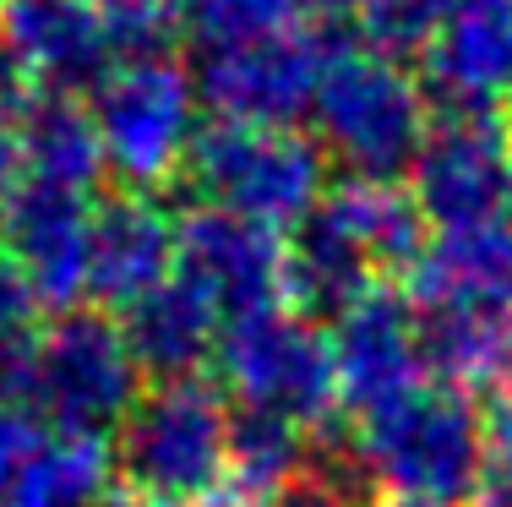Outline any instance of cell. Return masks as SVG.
Masks as SVG:
<instances>
[{
	"mask_svg": "<svg viewBox=\"0 0 512 507\" xmlns=\"http://www.w3.org/2000/svg\"><path fill=\"white\" fill-rule=\"evenodd\" d=\"M180 224L148 191H115L93 208V251H88V295L99 311H126L148 289L175 279Z\"/></svg>",
	"mask_w": 512,
	"mask_h": 507,
	"instance_id": "15",
	"label": "cell"
},
{
	"mask_svg": "<svg viewBox=\"0 0 512 507\" xmlns=\"http://www.w3.org/2000/svg\"><path fill=\"white\" fill-rule=\"evenodd\" d=\"M431 131V93L398 55L338 39L311 99V137L344 180H404Z\"/></svg>",
	"mask_w": 512,
	"mask_h": 507,
	"instance_id": "1",
	"label": "cell"
},
{
	"mask_svg": "<svg viewBox=\"0 0 512 507\" xmlns=\"http://www.w3.org/2000/svg\"><path fill=\"white\" fill-rule=\"evenodd\" d=\"M120 507H175V502H148V497H126Z\"/></svg>",
	"mask_w": 512,
	"mask_h": 507,
	"instance_id": "29",
	"label": "cell"
},
{
	"mask_svg": "<svg viewBox=\"0 0 512 507\" xmlns=\"http://www.w3.org/2000/svg\"><path fill=\"white\" fill-rule=\"evenodd\" d=\"M186 180L207 208L246 213L256 224H295L327 197V153L295 126L213 120L186 153Z\"/></svg>",
	"mask_w": 512,
	"mask_h": 507,
	"instance_id": "4",
	"label": "cell"
},
{
	"mask_svg": "<svg viewBox=\"0 0 512 507\" xmlns=\"http://www.w3.org/2000/svg\"><path fill=\"white\" fill-rule=\"evenodd\" d=\"M425 377L442 388H491L512 360V311L480 306H414Z\"/></svg>",
	"mask_w": 512,
	"mask_h": 507,
	"instance_id": "20",
	"label": "cell"
},
{
	"mask_svg": "<svg viewBox=\"0 0 512 507\" xmlns=\"http://www.w3.org/2000/svg\"><path fill=\"white\" fill-rule=\"evenodd\" d=\"M409 191L425 224L469 229L496 224L512 208V115L436 110L409 169Z\"/></svg>",
	"mask_w": 512,
	"mask_h": 507,
	"instance_id": "8",
	"label": "cell"
},
{
	"mask_svg": "<svg viewBox=\"0 0 512 507\" xmlns=\"http://www.w3.org/2000/svg\"><path fill=\"white\" fill-rule=\"evenodd\" d=\"M382 507H453V502H382Z\"/></svg>",
	"mask_w": 512,
	"mask_h": 507,
	"instance_id": "30",
	"label": "cell"
},
{
	"mask_svg": "<svg viewBox=\"0 0 512 507\" xmlns=\"http://www.w3.org/2000/svg\"><path fill=\"white\" fill-rule=\"evenodd\" d=\"M22 180H28V164H22V148H17V137H11V126H0V219H6L11 197L22 191Z\"/></svg>",
	"mask_w": 512,
	"mask_h": 507,
	"instance_id": "27",
	"label": "cell"
},
{
	"mask_svg": "<svg viewBox=\"0 0 512 507\" xmlns=\"http://www.w3.org/2000/svg\"><path fill=\"white\" fill-rule=\"evenodd\" d=\"M224 507H256V502H246V497H240V491H235V497H229Z\"/></svg>",
	"mask_w": 512,
	"mask_h": 507,
	"instance_id": "31",
	"label": "cell"
},
{
	"mask_svg": "<svg viewBox=\"0 0 512 507\" xmlns=\"http://www.w3.org/2000/svg\"><path fill=\"white\" fill-rule=\"evenodd\" d=\"M0 409L39 415V328L0 338Z\"/></svg>",
	"mask_w": 512,
	"mask_h": 507,
	"instance_id": "25",
	"label": "cell"
},
{
	"mask_svg": "<svg viewBox=\"0 0 512 507\" xmlns=\"http://www.w3.org/2000/svg\"><path fill=\"white\" fill-rule=\"evenodd\" d=\"M93 126H99L109 175L126 186H158L175 169H186V153L197 142L202 93L191 66L169 55L120 60L88 99Z\"/></svg>",
	"mask_w": 512,
	"mask_h": 507,
	"instance_id": "5",
	"label": "cell"
},
{
	"mask_svg": "<svg viewBox=\"0 0 512 507\" xmlns=\"http://www.w3.org/2000/svg\"><path fill=\"white\" fill-rule=\"evenodd\" d=\"M50 420L28 415V409H0V507L17 502L28 469L39 464L44 442H50Z\"/></svg>",
	"mask_w": 512,
	"mask_h": 507,
	"instance_id": "23",
	"label": "cell"
},
{
	"mask_svg": "<svg viewBox=\"0 0 512 507\" xmlns=\"http://www.w3.org/2000/svg\"><path fill=\"white\" fill-rule=\"evenodd\" d=\"M507 377H512V360H507Z\"/></svg>",
	"mask_w": 512,
	"mask_h": 507,
	"instance_id": "32",
	"label": "cell"
},
{
	"mask_svg": "<svg viewBox=\"0 0 512 507\" xmlns=\"http://www.w3.org/2000/svg\"><path fill=\"white\" fill-rule=\"evenodd\" d=\"M316 426L262 404H229V480L256 507H278L306 475Z\"/></svg>",
	"mask_w": 512,
	"mask_h": 507,
	"instance_id": "21",
	"label": "cell"
},
{
	"mask_svg": "<svg viewBox=\"0 0 512 507\" xmlns=\"http://www.w3.org/2000/svg\"><path fill=\"white\" fill-rule=\"evenodd\" d=\"M360 453L376 491L393 502H463L474 497L485 458V415L458 388H414L360 415Z\"/></svg>",
	"mask_w": 512,
	"mask_h": 507,
	"instance_id": "3",
	"label": "cell"
},
{
	"mask_svg": "<svg viewBox=\"0 0 512 507\" xmlns=\"http://www.w3.org/2000/svg\"><path fill=\"white\" fill-rule=\"evenodd\" d=\"M327 338L338 366V404H349L355 415H371L425 382L414 300L393 284H376L349 311H338Z\"/></svg>",
	"mask_w": 512,
	"mask_h": 507,
	"instance_id": "11",
	"label": "cell"
},
{
	"mask_svg": "<svg viewBox=\"0 0 512 507\" xmlns=\"http://www.w3.org/2000/svg\"><path fill=\"white\" fill-rule=\"evenodd\" d=\"M306 11H316L322 22H344V17H360L365 0H306Z\"/></svg>",
	"mask_w": 512,
	"mask_h": 507,
	"instance_id": "28",
	"label": "cell"
},
{
	"mask_svg": "<svg viewBox=\"0 0 512 507\" xmlns=\"http://www.w3.org/2000/svg\"><path fill=\"white\" fill-rule=\"evenodd\" d=\"M404 295L414 306H480L512 311V224H469L436 229L420 262L409 268Z\"/></svg>",
	"mask_w": 512,
	"mask_h": 507,
	"instance_id": "17",
	"label": "cell"
},
{
	"mask_svg": "<svg viewBox=\"0 0 512 507\" xmlns=\"http://www.w3.org/2000/svg\"><path fill=\"white\" fill-rule=\"evenodd\" d=\"M148 371L137 366L109 311H60L39 333V420H50L66 437H115V426L131 415Z\"/></svg>",
	"mask_w": 512,
	"mask_h": 507,
	"instance_id": "6",
	"label": "cell"
},
{
	"mask_svg": "<svg viewBox=\"0 0 512 507\" xmlns=\"http://www.w3.org/2000/svg\"><path fill=\"white\" fill-rule=\"evenodd\" d=\"M218 311L191 289L186 279H164L158 289L137 300V306L120 311V328H126V344L137 355V366L148 371L153 382H180V377H202V366L218 360Z\"/></svg>",
	"mask_w": 512,
	"mask_h": 507,
	"instance_id": "18",
	"label": "cell"
},
{
	"mask_svg": "<svg viewBox=\"0 0 512 507\" xmlns=\"http://www.w3.org/2000/svg\"><path fill=\"white\" fill-rule=\"evenodd\" d=\"M175 273L197 289L224 322L289 300L284 240H278V229L246 219V213L207 208V202L180 219Z\"/></svg>",
	"mask_w": 512,
	"mask_h": 507,
	"instance_id": "10",
	"label": "cell"
},
{
	"mask_svg": "<svg viewBox=\"0 0 512 507\" xmlns=\"http://www.w3.org/2000/svg\"><path fill=\"white\" fill-rule=\"evenodd\" d=\"M420 66L436 110L512 115V0H458Z\"/></svg>",
	"mask_w": 512,
	"mask_h": 507,
	"instance_id": "14",
	"label": "cell"
},
{
	"mask_svg": "<svg viewBox=\"0 0 512 507\" xmlns=\"http://www.w3.org/2000/svg\"><path fill=\"white\" fill-rule=\"evenodd\" d=\"M458 0H365L360 11V33L371 50L387 55H425V44L436 39V28L447 22Z\"/></svg>",
	"mask_w": 512,
	"mask_h": 507,
	"instance_id": "22",
	"label": "cell"
},
{
	"mask_svg": "<svg viewBox=\"0 0 512 507\" xmlns=\"http://www.w3.org/2000/svg\"><path fill=\"white\" fill-rule=\"evenodd\" d=\"M109 469L131 497L213 502L229 480V398L202 377L153 382L109 437Z\"/></svg>",
	"mask_w": 512,
	"mask_h": 507,
	"instance_id": "2",
	"label": "cell"
},
{
	"mask_svg": "<svg viewBox=\"0 0 512 507\" xmlns=\"http://www.w3.org/2000/svg\"><path fill=\"white\" fill-rule=\"evenodd\" d=\"M284 273H289V306H300L306 317H338L382 284V262L365 246L355 219L344 213V202L333 197V186L306 219L289 224Z\"/></svg>",
	"mask_w": 512,
	"mask_h": 507,
	"instance_id": "16",
	"label": "cell"
},
{
	"mask_svg": "<svg viewBox=\"0 0 512 507\" xmlns=\"http://www.w3.org/2000/svg\"><path fill=\"white\" fill-rule=\"evenodd\" d=\"M474 507H512V398L485 415V458L474 480Z\"/></svg>",
	"mask_w": 512,
	"mask_h": 507,
	"instance_id": "24",
	"label": "cell"
},
{
	"mask_svg": "<svg viewBox=\"0 0 512 507\" xmlns=\"http://www.w3.org/2000/svg\"><path fill=\"white\" fill-rule=\"evenodd\" d=\"M0 33L39 93L93 99V88L120 66L99 0H6Z\"/></svg>",
	"mask_w": 512,
	"mask_h": 507,
	"instance_id": "12",
	"label": "cell"
},
{
	"mask_svg": "<svg viewBox=\"0 0 512 507\" xmlns=\"http://www.w3.org/2000/svg\"><path fill=\"white\" fill-rule=\"evenodd\" d=\"M213 366L218 382L235 393V404H262L306 420V426H322L338 404L333 338L289 300L229 322Z\"/></svg>",
	"mask_w": 512,
	"mask_h": 507,
	"instance_id": "7",
	"label": "cell"
},
{
	"mask_svg": "<svg viewBox=\"0 0 512 507\" xmlns=\"http://www.w3.org/2000/svg\"><path fill=\"white\" fill-rule=\"evenodd\" d=\"M0 240L22 262L44 306L71 311L88 295V251H93V202L88 191H66L50 180H22L11 197Z\"/></svg>",
	"mask_w": 512,
	"mask_h": 507,
	"instance_id": "13",
	"label": "cell"
},
{
	"mask_svg": "<svg viewBox=\"0 0 512 507\" xmlns=\"http://www.w3.org/2000/svg\"><path fill=\"white\" fill-rule=\"evenodd\" d=\"M39 289H33V279L22 273V262L6 251V240H0V338L11 333H28L33 317H39Z\"/></svg>",
	"mask_w": 512,
	"mask_h": 507,
	"instance_id": "26",
	"label": "cell"
},
{
	"mask_svg": "<svg viewBox=\"0 0 512 507\" xmlns=\"http://www.w3.org/2000/svg\"><path fill=\"white\" fill-rule=\"evenodd\" d=\"M11 137L22 148L28 180H50V186H66V191H93L109 175L99 126H93V110L82 99L28 93V104L11 115Z\"/></svg>",
	"mask_w": 512,
	"mask_h": 507,
	"instance_id": "19",
	"label": "cell"
},
{
	"mask_svg": "<svg viewBox=\"0 0 512 507\" xmlns=\"http://www.w3.org/2000/svg\"><path fill=\"white\" fill-rule=\"evenodd\" d=\"M338 39L327 28L267 33V39L197 50V93L218 120H251V126H295L311 115V99L322 88V71L333 60Z\"/></svg>",
	"mask_w": 512,
	"mask_h": 507,
	"instance_id": "9",
	"label": "cell"
}]
</instances>
